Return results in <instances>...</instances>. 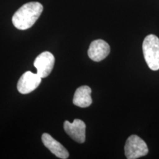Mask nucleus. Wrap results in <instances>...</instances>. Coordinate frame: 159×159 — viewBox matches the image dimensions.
<instances>
[{"label":"nucleus","mask_w":159,"mask_h":159,"mask_svg":"<svg viewBox=\"0 0 159 159\" xmlns=\"http://www.w3.org/2000/svg\"><path fill=\"white\" fill-rule=\"evenodd\" d=\"M43 11V5L37 2H31L21 6L14 13L12 22L17 29L25 30L36 22Z\"/></svg>","instance_id":"obj_1"},{"label":"nucleus","mask_w":159,"mask_h":159,"mask_svg":"<svg viewBox=\"0 0 159 159\" xmlns=\"http://www.w3.org/2000/svg\"><path fill=\"white\" fill-rule=\"evenodd\" d=\"M143 54L149 68L153 71L159 69V39L150 34L145 37L142 44Z\"/></svg>","instance_id":"obj_2"},{"label":"nucleus","mask_w":159,"mask_h":159,"mask_svg":"<svg viewBox=\"0 0 159 159\" xmlns=\"http://www.w3.org/2000/svg\"><path fill=\"white\" fill-rule=\"evenodd\" d=\"M149 150L148 145L142 139L132 135L127 139L125 145V154L128 159H136L146 156Z\"/></svg>","instance_id":"obj_3"},{"label":"nucleus","mask_w":159,"mask_h":159,"mask_svg":"<svg viewBox=\"0 0 159 159\" xmlns=\"http://www.w3.org/2000/svg\"><path fill=\"white\" fill-rule=\"evenodd\" d=\"M41 77L39 75L26 71L21 75L17 83V89L21 94H29L35 90L41 82Z\"/></svg>","instance_id":"obj_4"},{"label":"nucleus","mask_w":159,"mask_h":159,"mask_svg":"<svg viewBox=\"0 0 159 159\" xmlns=\"http://www.w3.org/2000/svg\"><path fill=\"white\" fill-rule=\"evenodd\" d=\"M55 64V57L49 52L41 53L34 61V66L37 69V74L41 78L47 77L52 71Z\"/></svg>","instance_id":"obj_5"},{"label":"nucleus","mask_w":159,"mask_h":159,"mask_svg":"<svg viewBox=\"0 0 159 159\" xmlns=\"http://www.w3.org/2000/svg\"><path fill=\"white\" fill-rule=\"evenodd\" d=\"M63 128L67 134L73 140L78 143H83L85 140V124L80 119H75L74 122L70 123L65 121Z\"/></svg>","instance_id":"obj_6"},{"label":"nucleus","mask_w":159,"mask_h":159,"mask_svg":"<svg viewBox=\"0 0 159 159\" xmlns=\"http://www.w3.org/2000/svg\"><path fill=\"white\" fill-rule=\"evenodd\" d=\"M110 51V46L106 41L102 39H97L91 43L88 50V55L92 61L99 62L108 56Z\"/></svg>","instance_id":"obj_7"},{"label":"nucleus","mask_w":159,"mask_h":159,"mask_svg":"<svg viewBox=\"0 0 159 159\" xmlns=\"http://www.w3.org/2000/svg\"><path fill=\"white\" fill-rule=\"evenodd\" d=\"M43 144L47 149H49L55 156L60 158L66 159L69 158V153L68 150L63 146L61 143L53 139L48 134H43L41 136Z\"/></svg>","instance_id":"obj_8"},{"label":"nucleus","mask_w":159,"mask_h":159,"mask_svg":"<svg viewBox=\"0 0 159 159\" xmlns=\"http://www.w3.org/2000/svg\"><path fill=\"white\" fill-rule=\"evenodd\" d=\"M91 89L88 85H83L79 87L75 91L73 98V103L76 106L80 108H87L92 103L91 96Z\"/></svg>","instance_id":"obj_9"}]
</instances>
